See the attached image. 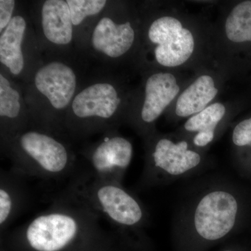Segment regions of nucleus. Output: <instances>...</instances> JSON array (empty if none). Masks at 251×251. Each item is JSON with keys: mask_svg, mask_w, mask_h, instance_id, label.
Listing matches in <instances>:
<instances>
[{"mask_svg": "<svg viewBox=\"0 0 251 251\" xmlns=\"http://www.w3.org/2000/svg\"><path fill=\"white\" fill-rule=\"evenodd\" d=\"M100 218L88 206L61 194L46 210L13 233V239L33 251H69L105 240Z\"/></svg>", "mask_w": 251, "mask_h": 251, "instance_id": "nucleus-1", "label": "nucleus"}, {"mask_svg": "<svg viewBox=\"0 0 251 251\" xmlns=\"http://www.w3.org/2000/svg\"><path fill=\"white\" fill-rule=\"evenodd\" d=\"M62 194L88 206L115 228L134 227L143 219L141 206L120 183L86 173L74 176Z\"/></svg>", "mask_w": 251, "mask_h": 251, "instance_id": "nucleus-2", "label": "nucleus"}, {"mask_svg": "<svg viewBox=\"0 0 251 251\" xmlns=\"http://www.w3.org/2000/svg\"><path fill=\"white\" fill-rule=\"evenodd\" d=\"M16 143L11 171L16 174L23 177L58 180L75 173L72 154L54 137L29 130L19 135Z\"/></svg>", "mask_w": 251, "mask_h": 251, "instance_id": "nucleus-3", "label": "nucleus"}, {"mask_svg": "<svg viewBox=\"0 0 251 251\" xmlns=\"http://www.w3.org/2000/svg\"><path fill=\"white\" fill-rule=\"evenodd\" d=\"M149 38L157 44L155 57L157 62L164 67L181 65L194 50L192 34L175 18L165 16L156 20L149 29Z\"/></svg>", "mask_w": 251, "mask_h": 251, "instance_id": "nucleus-4", "label": "nucleus"}, {"mask_svg": "<svg viewBox=\"0 0 251 251\" xmlns=\"http://www.w3.org/2000/svg\"><path fill=\"white\" fill-rule=\"evenodd\" d=\"M237 209V201L229 193L224 191L209 193L196 209V230L207 240L224 237L234 227Z\"/></svg>", "mask_w": 251, "mask_h": 251, "instance_id": "nucleus-5", "label": "nucleus"}, {"mask_svg": "<svg viewBox=\"0 0 251 251\" xmlns=\"http://www.w3.org/2000/svg\"><path fill=\"white\" fill-rule=\"evenodd\" d=\"M133 148L129 141L120 136H106L88 157L90 171L87 174L96 179L120 183L129 166Z\"/></svg>", "mask_w": 251, "mask_h": 251, "instance_id": "nucleus-6", "label": "nucleus"}, {"mask_svg": "<svg viewBox=\"0 0 251 251\" xmlns=\"http://www.w3.org/2000/svg\"><path fill=\"white\" fill-rule=\"evenodd\" d=\"M37 90L55 109L66 108L75 93L76 76L66 64L52 62L39 69L35 75Z\"/></svg>", "mask_w": 251, "mask_h": 251, "instance_id": "nucleus-7", "label": "nucleus"}, {"mask_svg": "<svg viewBox=\"0 0 251 251\" xmlns=\"http://www.w3.org/2000/svg\"><path fill=\"white\" fill-rule=\"evenodd\" d=\"M120 102L113 86L97 83L77 94L73 101V112L80 119L97 117L108 120L113 116Z\"/></svg>", "mask_w": 251, "mask_h": 251, "instance_id": "nucleus-8", "label": "nucleus"}, {"mask_svg": "<svg viewBox=\"0 0 251 251\" xmlns=\"http://www.w3.org/2000/svg\"><path fill=\"white\" fill-rule=\"evenodd\" d=\"M135 32L130 23L117 25L109 18H103L96 26L92 37L94 49L116 58L131 48Z\"/></svg>", "mask_w": 251, "mask_h": 251, "instance_id": "nucleus-9", "label": "nucleus"}, {"mask_svg": "<svg viewBox=\"0 0 251 251\" xmlns=\"http://www.w3.org/2000/svg\"><path fill=\"white\" fill-rule=\"evenodd\" d=\"M179 90L176 78L171 74L159 73L149 77L141 112L143 121L146 123L155 121L173 101Z\"/></svg>", "mask_w": 251, "mask_h": 251, "instance_id": "nucleus-10", "label": "nucleus"}, {"mask_svg": "<svg viewBox=\"0 0 251 251\" xmlns=\"http://www.w3.org/2000/svg\"><path fill=\"white\" fill-rule=\"evenodd\" d=\"M23 176L9 171L0 173V230L3 233L23 210L27 196Z\"/></svg>", "mask_w": 251, "mask_h": 251, "instance_id": "nucleus-11", "label": "nucleus"}, {"mask_svg": "<svg viewBox=\"0 0 251 251\" xmlns=\"http://www.w3.org/2000/svg\"><path fill=\"white\" fill-rule=\"evenodd\" d=\"M152 158L155 168L173 175L183 174L201 162L198 153L188 150L186 142L175 144L168 139H161L157 143Z\"/></svg>", "mask_w": 251, "mask_h": 251, "instance_id": "nucleus-12", "label": "nucleus"}, {"mask_svg": "<svg viewBox=\"0 0 251 251\" xmlns=\"http://www.w3.org/2000/svg\"><path fill=\"white\" fill-rule=\"evenodd\" d=\"M41 14L43 30L50 42L66 45L72 41L74 25L67 1L48 0Z\"/></svg>", "mask_w": 251, "mask_h": 251, "instance_id": "nucleus-13", "label": "nucleus"}, {"mask_svg": "<svg viewBox=\"0 0 251 251\" xmlns=\"http://www.w3.org/2000/svg\"><path fill=\"white\" fill-rule=\"evenodd\" d=\"M25 29V20L14 16L0 37V61L14 75L21 74L24 67L21 44Z\"/></svg>", "mask_w": 251, "mask_h": 251, "instance_id": "nucleus-14", "label": "nucleus"}, {"mask_svg": "<svg viewBox=\"0 0 251 251\" xmlns=\"http://www.w3.org/2000/svg\"><path fill=\"white\" fill-rule=\"evenodd\" d=\"M218 94L214 81L209 75H202L184 91L178 99L176 114L186 117L206 108Z\"/></svg>", "mask_w": 251, "mask_h": 251, "instance_id": "nucleus-15", "label": "nucleus"}, {"mask_svg": "<svg viewBox=\"0 0 251 251\" xmlns=\"http://www.w3.org/2000/svg\"><path fill=\"white\" fill-rule=\"evenodd\" d=\"M226 32L236 43L251 41V1L237 4L226 20Z\"/></svg>", "mask_w": 251, "mask_h": 251, "instance_id": "nucleus-16", "label": "nucleus"}, {"mask_svg": "<svg viewBox=\"0 0 251 251\" xmlns=\"http://www.w3.org/2000/svg\"><path fill=\"white\" fill-rule=\"evenodd\" d=\"M225 114L226 108L223 104H212L190 118L185 124V129L188 131L214 135V130Z\"/></svg>", "mask_w": 251, "mask_h": 251, "instance_id": "nucleus-17", "label": "nucleus"}, {"mask_svg": "<svg viewBox=\"0 0 251 251\" xmlns=\"http://www.w3.org/2000/svg\"><path fill=\"white\" fill-rule=\"evenodd\" d=\"M21 112L20 94L10 86L9 80L0 75V115L14 120Z\"/></svg>", "mask_w": 251, "mask_h": 251, "instance_id": "nucleus-18", "label": "nucleus"}, {"mask_svg": "<svg viewBox=\"0 0 251 251\" xmlns=\"http://www.w3.org/2000/svg\"><path fill=\"white\" fill-rule=\"evenodd\" d=\"M73 25H78L87 16L100 13L106 4L105 0H68Z\"/></svg>", "mask_w": 251, "mask_h": 251, "instance_id": "nucleus-19", "label": "nucleus"}, {"mask_svg": "<svg viewBox=\"0 0 251 251\" xmlns=\"http://www.w3.org/2000/svg\"><path fill=\"white\" fill-rule=\"evenodd\" d=\"M232 140L237 146L251 145V118L244 120L235 127Z\"/></svg>", "mask_w": 251, "mask_h": 251, "instance_id": "nucleus-20", "label": "nucleus"}, {"mask_svg": "<svg viewBox=\"0 0 251 251\" xmlns=\"http://www.w3.org/2000/svg\"><path fill=\"white\" fill-rule=\"evenodd\" d=\"M14 0H1L0 1V31L7 27L12 19L15 7Z\"/></svg>", "mask_w": 251, "mask_h": 251, "instance_id": "nucleus-21", "label": "nucleus"}, {"mask_svg": "<svg viewBox=\"0 0 251 251\" xmlns=\"http://www.w3.org/2000/svg\"><path fill=\"white\" fill-rule=\"evenodd\" d=\"M214 135L206 133H198L194 138L195 145L199 147H204L211 143L214 139Z\"/></svg>", "mask_w": 251, "mask_h": 251, "instance_id": "nucleus-22", "label": "nucleus"}, {"mask_svg": "<svg viewBox=\"0 0 251 251\" xmlns=\"http://www.w3.org/2000/svg\"></svg>", "mask_w": 251, "mask_h": 251, "instance_id": "nucleus-23", "label": "nucleus"}]
</instances>
